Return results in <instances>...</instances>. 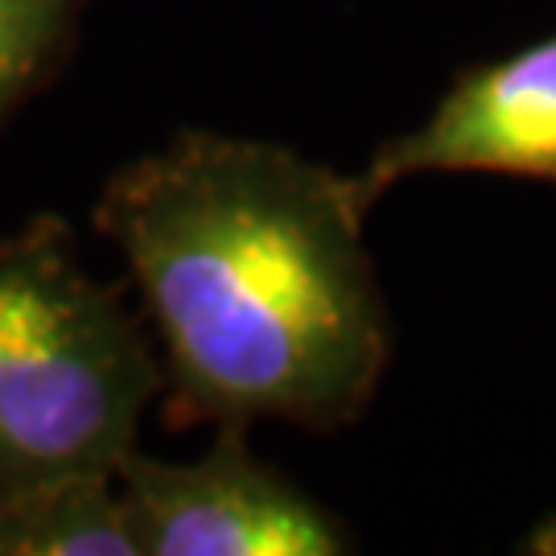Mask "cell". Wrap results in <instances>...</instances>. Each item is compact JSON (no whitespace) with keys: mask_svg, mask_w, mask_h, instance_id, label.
I'll return each mask as SVG.
<instances>
[{"mask_svg":"<svg viewBox=\"0 0 556 556\" xmlns=\"http://www.w3.org/2000/svg\"><path fill=\"white\" fill-rule=\"evenodd\" d=\"M355 186L273 140L181 132L124 165L96 227L161 338L174 420H355L388 367V314Z\"/></svg>","mask_w":556,"mask_h":556,"instance_id":"obj_1","label":"cell"},{"mask_svg":"<svg viewBox=\"0 0 556 556\" xmlns=\"http://www.w3.org/2000/svg\"><path fill=\"white\" fill-rule=\"evenodd\" d=\"M161 388L140 318L83 268L66 223L38 215L0 243V495L116 478Z\"/></svg>","mask_w":556,"mask_h":556,"instance_id":"obj_2","label":"cell"},{"mask_svg":"<svg viewBox=\"0 0 556 556\" xmlns=\"http://www.w3.org/2000/svg\"><path fill=\"white\" fill-rule=\"evenodd\" d=\"M248 429L219 425V441L194 462L132 454L116 491L137 556H338L351 544L330 511L273 466Z\"/></svg>","mask_w":556,"mask_h":556,"instance_id":"obj_3","label":"cell"},{"mask_svg":"<svg viewBox=\"0 0 556 556\" xmlns=\"http://www.w3.org/2000/svg\"><path fill=\"white\" fill-rule=\"evenodd\" d=\"M417 174L556 181V34L462 75L429 119L388 140L351 186L371 211L383 190Z\"/></svg>","mask_w":556,"mask_h":556,"instance_id":"obj_4","label":"cell"},{"mask_svg":"<svg viewBox=\"0 0 556 556\" xmlns=\"http://www.w3.org/2000/svg\"><path fill=\"white\" fill-rule=\"evenodd\" d=\"M0 556H137L116 478H54L0 495Z\"/></svg>","mask_w":556,"mask_h":556,"instance_id":"obj_5","label":"cell"},{"mask_svg":"<svg viewBox=\"0 0 556 556\" xmlns=\"http://www.w3.org/2000/svg\"><path fill=\"white\" fill-rule=\"evenodd\" d=\"M79 0H0V116L50 71Z\"/></svg>","mask_w":556,"mask_h":556,"instance_id":"obj_6","label":"cell"},{"mask_svg":"<svg viewBox=\"0 0 556 556\" xmlns=\"http://www.w3.org/2000/svg\"><path fill=\"white\" fill-rule=\"evenodd\" d=\"M523 548L532 556H556V516H548L540 528H532V536L523 540Z\"/></svg>","mask_w":556,"mask_h":556,"instance_id":"obj_7","label":"cell"}]
</instances>
